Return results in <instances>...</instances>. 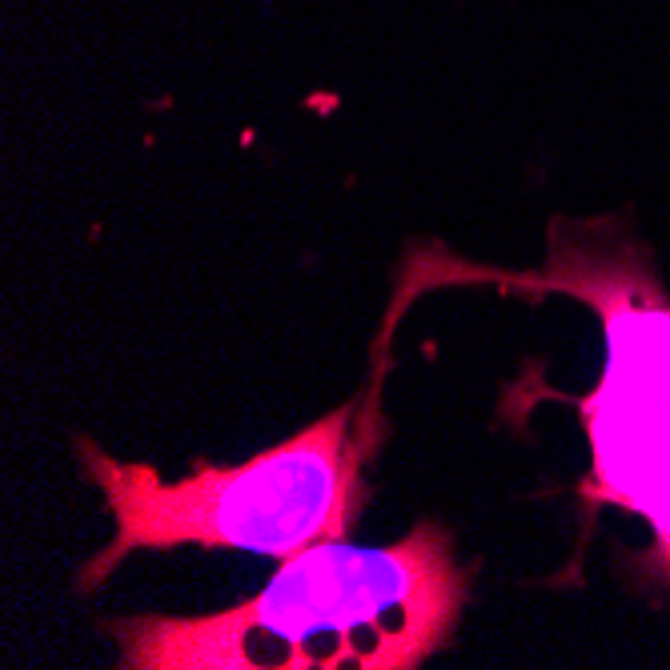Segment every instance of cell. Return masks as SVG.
I'll list each match as a JSON object with an SVG mask.
<instances>
[{
	"label": "cell",
	"mask_w": 670,
	"mask_h": 670,
	"mask_svg": "<svg viewBox=\"0 0 670 670\" xmlns=\"http://www.w3.org/2000/svg\"><path fill=\"white\" fill-rule=\"evenodd\" d=\"M510 281L570 293L602 317L606 370L598 390L578 398L594 494L650 522L654 558L670 574V297L630 245L594 253L558 241L542 273H514Z\"/></svg>",
	"instance_id": "obj_3"
},
{
	"label": "cell",
	"mask_w": 670,
	"mask_h": 670,
	"mask_svg": "<svg viewBox=\"0 0 670 670\" xmlns=\"http://www.w3.org/2000/svg\"><path fill=\"white\" fill-rule=\"evenodd\" d=\"M466 590L450 534L422 522L394 546L317 542L229 610L113 634L129 670H414L450 642Z\"/></svg>",
	"instance_id": "obj_1"
},
{
	"label": "cell",
	"mask_w": 670,
	"mask_h": 670,
	"mask_svg": "<svg viewBox=\"0 0 670 670\" xmlns=\"http://www.w3.org/2000/svg\"><path fill=\"white\" fill-rule=\"evenodd\" d=\"M350 422L354 410L338 406L241 466H201L181 482H165L153 466L109 458L81 438L85 474L101 486L117 518L113 542L85 562L81 590L97 586L133 550L193 542L285 562L317 542L342 538L362 498Z\"/></svg>",
	"instance_id": "obj_2"
}]
</instances>
